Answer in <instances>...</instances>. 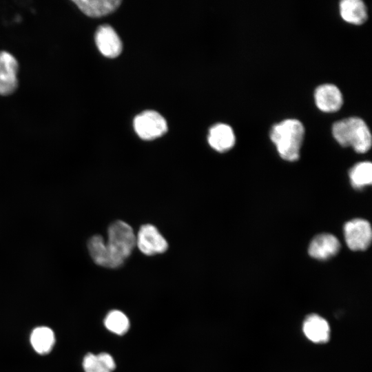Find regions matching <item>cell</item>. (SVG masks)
I'll list each match as a JSON object with an SVG mask.
<instances>
[{"instance_id":"cell-2","label":"cell","mask_w":372,"mask_h":372,"mask_svg":"<svg viewBox=\"0 0 372 372\" xmlns=\"http://www.w3.org/2000/svg\"><path fill=\"white\" fill-rule=\"evenodd\" d=\"M269 136L282 158L289 161L298 159L304 136V125L299 120L287 118L275 124Z\"/></svg>"},{"instance_id":"cell-9","label":"cell","mask_w":372,"mask_h":372,"mask_svg":"<svg viewBox=\"0 0 372 372\" xmlns=\"http://www.w3.org/2000/svg\"><path fill=\"white\" fill-rule=\"evenodd\" d=\"M96 45L100 52L108 58L118 56L122 51V43L116 31L109 25L98 28L95 33Z\"/></svg>"},{"instance_id":"cell-6","label":"cell","mask_w":372,"mask_h":372,"mask_svg":"<svg viewBox=\"0 0 372 372\" xmlns=\"http://www.w3.org/2000/svg\"><path fill=\"white\" fill-rule=\"evenodd\" d=\"M136 245L145 255L152 256L165 252L168 244L158 230L152 225H144L136 236Z\"/></svg>"},{"instance_id":"cell-18","label":"cell","mask_w":372,"mask_h":372,"mask_svg":"<svg viewBox=\"0 0 372 372\" xmlns=\"http://www.w3.org/2000/svg\"><path fill=\"white\" fill-rule=\"evenodd\" d=\"M349 178L352 186L361 189L371 185L372 181V165L364 161L355 165L349 172Z\"/></svg>"},{"instance_id":"cell-4","label":"cell","mask_w":372,"mask_h":372,"mask_svg":"<svg viewBox=\"0 0 372 372\" xmlns=\"http://www.w3.org/2000/svg\"><path fill=\"white\" fill-rule=\"evenodd\" d=\"M134 128L141 138L152 140L166 133L167 125L159 113L154 110H146L134 118Z\"/></svg>"},{"instance_id":"cell-5","label":"cell","mask_w":372,"mask_h":372,"mask_svg":"<svg viewBox=\"0 0 372 372\" xmlns=\"http://www.w3.org/2000/svg\"><path fill=\"white\" fill-rule=\"evenodd\" d=\"M344 233L347 245L353 251L366 250L371 242V227L366 220L357 218L347 222Z\"/></svg>"},{"instance_id":"cell-7","label":"cell","mask_w":372,"mask_h":372,"mask_svg":"<svg viewBox=\"0 0 372 372\" xmlns=\"http://www.w3.org/2000/svg\"><path fill=\"white\" fill-rule=\"evenodd\" d=\"M18 71L16 58L6 51H0V95H10L17 89Z\"/></svg>"},{"instance_id":"cell-3","label":"cell","mask_w":372,"mask_h":372,"mask_svg":"<svg viewBox=\"0 0 372 372\" xmlns=\"http://www.w3.org/2000/svg\"><path fill=\"white\" fill-rule=\"evenodd\" d=\"M332 134L340 145L351 146L358 153H365L371 148V132L366 123L359 117L352 116L335 122Z\"/></svg>"},{"instance_id":"cell-11","label":"cell","mask_w":372,"mask_h":372,"mask_svg":"<svg viewBox=\"0 0 372 372\" xmlns=\"http://www.w3.org/2000/svg\"><path fill=\"white\" fill-rule=\"evenodd\" d=\"M235 141L234 132L229 125L218 123L213 125L209 131V144L219 152L229 150L234 147Z\"/></svg>"},{"instance_id":"cell-17","label":"cell","mask_w":372,"mask_h":372,"mask_svg":"<svg viewBox=\"0 0 372 372\" xmlns=\"http://www.w3.org/2000/svg\"><path fill=\"white\" fill-rule=\"evenodd\" d=\"M105 327L116 335H125L130 328V321L127 316L121 310L110 311L103 320Z\"/></svg>"},{"instance_id":"cell-13","label":"cell","mask_w":372,"mask_h":372,"mask_svg":"<svg viewBox=\"0 0 372 372\" xmlns=\"http://www.w3.org/2000/svg\"><path fill=\"white\" fill-rule=\"evenodd\" d=\"M74 3L85 15L99 17L115 10L120 5V0H74Z\"/></svg>"},{"instance_id":"cell-8","label":"cell","mask_w":372,"mask_h":372,"mask_svg":"<svg viewBox=\"0 0 372 372\" xmlns=\"http://www.w3.org/2000/svg\"><path fill=\"white\" fill-rule=\"evenodd\" d=\"M316 106L324 112H334L340 109L343 97L340 89L331 83H324L317 87L314 92Z\"/></svg>"},{"instance_id":"cell-14","label":"cell","mask_w":372,"mask_h":372,"mask_svg":"<svg viewBox=\"0 0 372 372\" xmlns=\"http://www.w3.org/2000/svg\"><path fill=\"white\" fill-rule=\"evenodd\" d=\"M85 372H113L116 369V362L113 356L107 352L98 354L87 353L82 362Z\"/></svg>"},{"instance_id":"cell-12","label":"cell","mask_w":372,"mask_h":372,"mask_svg":"<svg viewBox=\"0 0 372 372\" xmlns=\"http://www.w3.org/2000/svg\"><path fill=\"white\" fill-rule=\"evenodd\" d=\"M303 332L306 337L313 342L324 343L329 340L330 328L327 321L316 314H311L305 319Z\"/></svg>"},{"instance_id":"cell-10","label":"cell","mask_w":372,"mask_h":372,"mask_svg":"<svg viewBox=\"0 0 372 372\" xmlns=\"http://www.w3.org/2000/svg\"><path fill=\"white\" fill-rule=\"evenodd\" d=\"M340 248L339 240L329 234L316 236L309 247V254L318 260H326L335 255Z\"/></svg>"},{"instance_id":"cell-16","label":"cell","mask_w":372,"mask_h":372,"mask_svg":"<svg viewBox=\"0 0 372 372\" xmlns=\"http://www.w3.org/2000/svg\"><path fill=\"white\" fill-rule=\"evenodd\" d=\"M30 340L32 348L37 353L45 355L52 351L55 343V335L50 328L41 326L32 330Z\"/></svg>"},{"instance_id":"cell-15","label":"cell","mask_w":372,"mask_h":372,"mask_svg":"<svg viewBox=\"0 0 372 372\" xmlns=\"http://www.w3.org/2000/svg\"><path fill=\"white\" fill-rule=\"evenodd\" d=\"M340 13L348 23L360 25L367 19V9L361 0H342L340 2Z\"/></svg>"},{"instance_id":"cell-1","label":"cell","mask_w":372,"mask_h":372,"mask_svg":"<svg viewBox=\"0 0 372 372\" xmlns=\"http://www.w3.org/2000/svg\"><path fill=\"white\" fill-rule=\"evenodd\" d=\"M107 235V242L99 235L91 237L87 243V249L96 265L110 269L118 268L134 249L136 236L131 226L121 220L110 225Z\"/></svg>"}]
</instances>
